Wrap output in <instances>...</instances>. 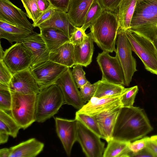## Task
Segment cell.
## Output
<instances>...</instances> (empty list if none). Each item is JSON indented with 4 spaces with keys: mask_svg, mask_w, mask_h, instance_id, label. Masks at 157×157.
Wrapping results in <instances>:
<instances>
[{
    "mask_svg": "<svg viewBox=\"0 0 157 157\" xmlns=\"http://www.w3.org/2000/svg\"><path fill=\"white\" fill-rule=\"evenodd\" d=\"M153 129L144 111L139 107H121L113 129L112 138L132 142L145 136Z\"/></svg>",
    "mask_w": 157,
    "mask_h": 157,
    "instance_id": "1",
    "label": "cell"
},
{
    "mask_svg": "<svg viewBox=\"0 0 157 157\" xmlns=\"http://www.w3.org/2000/svg\"><path fill=\"white\" fill-rule=\"evenodd\" d=\"M119 27L116 13L104 10L90 26V33L94 42L103 51L116 52L115 44Z\"/></svg>",
    "mask_w": 157,
    "mask_h": 157,
    "instance_id": "2",
    "label": "cell"
},
{
    "mask_svg": "<svg viewBox=\"0 0 157 157\" xmlns=\"http://www.w3.org/2000/svg\"><path fill=\"white\" fill-rule=\"evenodd\" d=\"M128 29L153 41L157 37V0L136 4Z\"/></svg>",
    "mask_w": 157,
    "mask_h": 157,
    "instance_id": "3",
    "label": "cell"
},
{
    "mask_svg": "<svg viewBox=\"0 0 157 157\" xmlns=\"http://www.w3.org/2000/svg\"><path fill=\"white\" fill-rule=\"evenodd\" d=\"M64 104L62 92L56 84L41 90L37 94L35 121L43 123L53 117Z\"/></svg>",
    "mask_w": 157,
    "mask_h": 157,
    "instance_id": "4",
    "label": "cell"
},
{
    "mask_svg": "<svg viewBox=\"0 0 157 157\" xmlns=\"http://www.w3.org/2000/svg\"><path fill=\"white\" fill-rule=\"evenodd\" d=\"M11 92V114L21 128L25 129L35 121L37 94H24Z\"/></svg>",
    "mask_w": 157,
    "mask_h": 157,
    "instance_id": "5",
    "label": "cell"
},
{
    "mask_svg": "<svg viewBox=\"0 0 157 157\" xmlns=\"http://www.w3.org/2000/svg\"><path fill=\"white\" fill-rule=\"evenodd\" d=\"M125 32L132 51L140 59L147 71L157 75V51L153 41L130 29Z\"/></svg>",
    "mask_w": 157,
    "mask_h": 157,
    "instance_id": "6",
    "label": "cell"
},
{
    "mask_svg": "<svg viewBox=\"0 0 157 157\" xmlns=\"http://www.w3.org/2000/svg\"><path fill=\"white\" fill-rule=\"evenodd\" d=\"M116 56L123 68L124 75L126 86H128L134 73L137 70L135 59L132 54L130 43L126 35L125 30L119 27L117 34Z\"/></svg>",
    "mask_w": 157,
    "mask_h": 157,
    "instance_id": "7",
    "label": "cell"
},
{
    "mask_svg": "<svg viewBox=\"0 0 157 157\" xmlns=\"http://www.w3.org/2000/svg\"><path fill=\"white\" fill-rule=\"evenodd\" d=\"M13 75L30 67L32 62V54L22 43H16L5 51L2 59Z\"/></svg>",
    "mask_w": 157,
    "mask_h": 157,
    "instance_id": "8",
    "label": "cell"
},
{
    "mask_svg": "<svg viewBox=\"0 0 157 157\" xmlns=\"http://www.w3.org/2000/svg\"><path fill=\"white\" fill-rule=\"evenodd\" d=\"M109 52L99 53L97 61L102 72L101 80L115 84L125 85L124 72L117 57L111 56Z\"/></svg>",
    "mask_w": 157,
    "mask_h": 157,
    "instance_id": "9",
    "label": "cell"
},
{
    "mask_svg": "<svg viewBox=\"0 0 157 157\" xmlns=\"http://www.w3.org/2000/svg\"><path fill=\"white\" fill-rule=\"evenodd\" d=\"M67 67L50 60L30 67L40 90L56 83Z\"/></svg>",
    "mask_w": 157,
    "mask_h": 157,
    "instance_id": "10",
    "label": "cell"
},
{
    "mask_svg": "<svg viewBox=\"0 0 157 157\" xmlns=\"http://www.w3.org/2000/svg\"><path fill=\"white\" fill-rule=\"evenodd\" d=\"M101 137L77 120V141L88 157H102L105 150V143Z\"/></svg>",
    "mask_w": 157,
    "mask_h": 157,
    "instance_id": "11",
    "label": "cell"
},
{
    "mask_svg": "<svg viewBox=\"0 0 157 157\" xmlns=\"http://www.w3.org/2000/svg\"><path fill=\"white\" fill-rule=\"evenodd\" d=\"M63 94L64 104L72 105L79 110L85 105L73 79L70 68L67 67L56 82Z\"/></svg>",
    "mask_w": 157,
    "mask_h": 157,
    "instance_id": "12",
    "label": "cell"
},
{
    "mask_svg": "<svg viewBox=\"0 0 157 157\" xmlns=\"http://www.w3.org/2000/svg\"><path fill=\"white\" fill-rule=\"evenodd\" d=\"M0 21L34 32L26 13L9 0H0Z\"/></svg>",
    "mask_w": 157,
    "mask_h": 157,
    "instance_id": "13",
    "label": "cell"
},
{
    "mask_svg": "<svg viewBox=\"0 0 157 157\" xmlns=\"http://www.w3.org/2000/svg\"><path fill=\"white\" fill-rule=\"evenodd\" d=\"M56 131L65 152L70 156L72 147L77 141V120L55 118Z\"/></svg>",
    "mask_w": 157,
    "mask_h": 157,
    "instance_id": "14",
    "label": "cell"
},
{
    "mask_svg": "<svg viewBox=\"0 0 157 157\" xmlns=\"http://www.w3.org/2000/svg\"><path fill=\"white\" fill-rule=\"evenodd\" d=\"M9 88L11 92L24 94H37L40 90L30 67L13 74Z\"/></svg>",
    "mask_w": 157,
    "mask_h": 157,
    "instance_id": "15",
    "label": "cell"
},
{
    "mask_svg": "<svg viewBox=\"0 0 157 157\" xmlns=\"http://www.w3.org/2000/svg\"><path fill=\"white\" fill-rule=\"evenodd\" d=\"M121 95L95 98L88 101L77 111L91 116L98 115L122 107Z\"/></svg>",
    "mask_w": 157,
    "mask_h": 157,
    "instance_id": "16",
    "label": "cell"
},
{
    "mask_svg": "<svg viewBox=\"0 0 157 157\" xmlns=\"http://www.w3.org/2000/svg\"><path fill=\"white\" fill-rule=\"evenodd\" d=\"M21 42L32 54V62L31 67L49 60L50 51L40 34L34 32Z\"/></svg>",
    "mask_w": 157,
    "mask_h": 157,
    "instance_id": "17",
    "label": "cell"
},
{
    "mask_svg": "<svg viewBox=\"0 0 157 157\" xmlns=\"http://www.w3.org/2000/svg\"><path fill=\"white\" fill-rule=\"evenodd\" d=\"M38 27L40 29L46 27L57 29L64 33L70 39L76 27L69 17L67 13L55 10L51 17L41 24Z\"/></svg>",
    "mask_w": 157,
    "mask_h": 157,
    "instance_id": "18",
    "label": "cell"
},
{
    "mask_svg": "<svg viewBox=\"0 0 157 157\" xmlns=\"http://www.w3.org/2000/svg\"><path fill=\"white\" fill-rule=\"evenodd\" d=\"M44 144L31 138L10 148V157H35L43 150Z\"/></svg>",
    "mask_w": 157,
    "mask_h": 157,
    "instance_id": "19",
    "label": "cell"
},
{
    "mask_svg": "<svg viewBox=\"0 0 157 157\" xmlns=\"http://www.w3.org/2000/svg\"><path fill=\"white\" fill-rule=\"evenodd\" d=\"M94 41L90 33L86 34L80 44L74 45L75 63L86 67L91 63L94 51Z\"/></svg>",
    "mask_w": 157,
    "mask_h": 157,
    "instance_id": "20",
    "label": "cell"
},
{
    "mask_svg": "<svg viewBox=\"0 0 157 157\" xmlns=\"http://www.w3.org/2000/svg\"><path fill=\"white\" fill-rule=\"evenodd\" d=\"M94 0H71L67 13L75 27L83 25L86 14Z\"/></svg>",
    "mask_w": 157,
    "mask_h": 157,
    "instance_id": "21",
    "label": "cell"
},
{
    "mask_svg": "<svg viewBox=\"0 0 157 157\" xmlns=\"http://www.w3.org/2000/svg\"><path fill=\"white\" fill-rule=\"evenodd\" d=\"M49 60L71 68L75 65L74 45L66 42L50 52Z\"/></svg>",
    "mask_w": 157,
    "mask_h": 157,
    "instance_id": "22",
    "label": "cell"
},
{
    "mask_svg": "<svg viewBox=\"0 0 157 157\" xmlns=\"http://www.w3.org/2000/svg\"><path fill=\"white\" fill-rule=\"evenodd\" d=\"M120 108L93 116L98 124L102 138L107 141L112 139L113 129Z\"/></svg>",
    "mask_w": 157,
    "mask_h": 157,
    "instance_id": "23",
    "label": "cell"
},
{
    "mask_svg": "<svg viewBox=\"0 0 157 157\" xmlns=\"http://www.w3.org/2000/svg\"><path fill=\"white\" fill-rule=\"evenodd\" d=\"M136 3V0H121L120 1L114 12L121 29L124 30L130 29Z\"/></svg>",
    "mask_w": 157,
    "mask_h": 157,
    "instance_id": "24",
    "label": "cell"
},
{
    "mask_svg": "<svg viewBox=\"0 0 157 157\" xmlns=\"http://www.w3.org/2000/svg\"><path fill=\"white\" fill-rule=\"evenodd\" d=\"M34 32L0 21V38L6 39L11 44L21 42Z\"/></svg>",
    "mask_w": 157,
    "mask_h": 157,
    "instance_id": "25",
    "label": "cell"
},
{
    "mask_svg": "<svg viewBox=\"0 0 157 157\" xmlns=\"http://www.w3.org/2000/svg\"><path fill=\"white\" fill-rule=\"evenodd\" d=\"M40 29V34L50 52L70 42L69 38L57 29L46 27Z\"/></svg>",
    "mask_w": 157,
    "mask_h": 157,
    "instance_id": "26",
    "label": "cell"
},
{
    "mask_svg": "<svg viewBox=\"0 0 157 157\" xmlns=\"http://www.w3.org/2000/svg\"><path fill=\"white\" fill-rule=\"evenodd\" d=\"M107 142L108 145L105 149L103 157H129L130 151L128 145L130 142H123L113 139Z\"/></svg>",
    "mask_w": 157,
    "mask_h": 157,
    "instance_id": "27",
    "label": "cell"
},
{
    "mask_svg": "<svg viewBox=\"0 0 157 157\" xmlns=\"http://www.w3.org/2000/svg\"><path fill=\"white\" fill-rule=\"evenodd\" d=\"M97 86L94 98L102 97L121 95L125 88L123 85L99 80L96 82Z\"/></svg>",
    "mask_w": 157,
    "mask_h": 157,
    "instance_id": "28",
    "label": "cell"
},
{
    "mask_svg": "<svg viewBox=\"0 0 157 157\" xmlns=\"http://www.w3.org/2000/svg\"><path fill=\"white\" fill-rule=\"evenodd\" d=\"M104 10L98 0H95L86 14L84 24L81 28L85 32L98 18Z\"/></svg>",
    "mask_w": 157,
    "mask_h": 157,
    "instance_id": "29",
    "label": "cell"
},
{
    "mask_svg": "<svg viewBox=\"0 0 157 157\" xmlns=\"http://www.w3.org/2000/svg\"><path fill=\"white\" fill-rule=\"evenodd\" d=\"M9 112L0 110V121L4 124L9 131L10 136L15 138L21 128Z\"/></svg>",
    "mask_w": 157,
    "mask_h": 157,
    "instance_id": "30",
    "label": "cell"
},
{
    "mask_svg": "<svg viewBox=\"0 0 157 157\" xmlns=\"http://www.w3.org/2000/svg\"><path fill=\"white\" fill-rule=\"evenodd\" d=\"M75 119L80 121L89 129L102 138V135L98 123L94 117L77 111Z\"/></svg>",
    "mask_w": 157,
    "mask_h": 157,
    "instance_id": "31",
    "label": "cell"
},
{
    "mask_svg": "<svg viewBox=\"0 0 157 157\" xmlns=\"http://www.w3.org/2000/svg\"><path fill=\"white\" fill-rule=\"evenodd\" d=\"M12 94L8 86L0 83V110L10 112Z\"/></svg>",
    "mask_w": 157,
    "mask_h": 157,
    "instance_id": "32",
    "label": "cell"
},
{
    "mask_svg": "<svg viewBox=\"0 0 157 157\" xmlns=\"http://www.w3.org/2000/svg\"><path fill=\"white\" fill-rule=\"evenodd\" d=\"M25 9L27 16L35 23L42 13L38 8L37 0H21Z\"/></svg>",
    "mask_w": 157,
    "mask_h": 157,
    "instance_id": "33",
    "label": "cell"
},
{
    "mask_svg": "<svg viewBox=\"0 0 157 157\" xmlns=\"http://www.w3.org/2000/svg\"><path fill=\"white\" fill-rule=\"evenodd\" d=\"M138 91L137 86L125 88L121 95V102L122 107H130L133 106L135 99Z\"/></svg>",
    "mask_w": 157,
    "mask_h": 157,
    "instance_id": "34",
    "label": "cell"
},
{
    "mask_svg": "<svg viewBox=\"0 0 157 157\" xmlns=\"http://www.w3.org/2000/svg\"><path fill=\"white\" fill-rule=\"evenodd\" d=\"M82 66L80 64L75 65L71 71L72 77L78 87L79 88L88 82L86 78L85 72Z\"/></svg>",
    "mask_w": 157,
    "mask_h": 157,
    "instance_id": "35",
    "label": "cell"
},
{
    "mask_svg": "<svg viewBox=\"0 0 157 157\" xmlns=\"http://www.w3.org/2000/svg\"><path fill=\"white\" fill-rule=\"evenodd\" d=\"M97 86L96 82L91 84L88 81L80 88L81 95L85 103L89 101L94 98Z\"/></svg>",
    "mask_w": 157,
    "mask_h": 157,
    "instance_id": "36",
    "label": "cell"
},
{
    "mask_svg": "<svg viewBox=\"0 0 157 157\" xmlns=\"http://www.w3.org/2000/svg\"><path fill=\"white\" fill-rule=\"evenodd\" d=\"M150 139V137L145 136L132 142H129L128 145V148L131 152L129 157H131L132 154L136 153L145 148L147 143Z\"/></svg>",
    "mask_w": 157,
    "mask_h": 157,
    "instance_id": "37",
    "label": "cell"
},
{
    "mask_svg": "<svg viewBox=\"0 0 157 157\" xmlns=\"http://www.w3.org/2000/svg\"><path fill=\"white\" fill-rule=\"evenodd\" d=\"M13 75L2 60H0V83L9 87Z\"/></svg>",
    "mask_w": 157,
    "mask_h": 157,
    "instance_id": "38",
    "label": "cell"
},
{
    "mask_svg": "<svg viewBox=\"0 0 157 157\" xmlns=\"http://www.w3.org/2000/svg\"><path fill=\"white\" fill-rule=\"evenodd\" d=\"M86 35L81 27H76L70 38V42L74 45L80 44L84 41Z\"/></svg>",
    "mask_w": 157,
    "mask_h": 157,
    "instance_id": "39",
    "label": "cell"
},
{
    "mask_svg": "<svg viewBox=\"0 0 157 157\" xmlns=\"http://www.w3.org/2000/svg\"><path fill=\"white\" fill-rule=\"evenodd\" d=\"M55 9L67 13L71 0H47Z\"/></svg>",
    "mask_w": 157,
    "mask_h": 157,
    "instance_id": "40",
    "label": "cell"
},
{
    "mask_svg": "<svg viewBox=\"0 0 157 157\" xmlns=\"http://www.w3.org/2000/svg\"><path fill=\"white\" fill-rule=\"evenodd\" d=\"M55 10L51 6L47 10L42 12L36 21L32 24L33 27H38L41 24L50 18Z\"/></svg>",
    "mask_w": 157,
    "mask_h": 157,
    "instance_id": "41",
    "label": "cell"
},
{
    "mask_svg": "<svg viewBox=\"0 0 157 157\" xmlns=\"http://www.w3.org/2000/svg\"><path fill=\"white\" fill-rule=\"evenodd\" d=\"M105 10L114 12L121 0H98Z\"/></svg>",
    "mask_w": 157,
    "mask_h": 157,
    "instance_id": "42",
    "label": "cell"
},
{
    "mask_svg": "<svg viewBox=\"0 0 157 157\" xmlns=\"http://www.w3.org/2000/svg\"><path fill=\"white\" fill-rule=\"evenodd\" d=\"M131 157H154V155L151 151L147 147L137 152L132 154Z\"/></svg>",
    "mask_w": 157,
    "mask_h": 157,
    "instance_id": "43",
    "label": "cell"
},
{
    "mask_svg": "<svg viewBox=\"0 0 157 157\" xmlns=\"http://www.w3.org/2000/svg\"><path fill=\"white\" fill-rule=\"evenodd\" d=\"M38 9L41 13L47 10L51 5L47 0H37Z\"/></svg>",
    "mask_w": 157,
    "mask_h": 157,
    "instance_id": "44",
    "label": "cell"
},
{
    "mask_svg": "<svg viewBox=\"0 0 157 157\" xmlns=\"http://www.w3.org/2000/svg\"><path fill=\"white\" fill-rule=\"evenodd\" d=\"M146 147L151 152L154 157H157V144L151 139L147 143Z\"/></svg>",
    "mask_w": 157,
    "mask_h": 157,
    "instance_id": "45",
    "label": "cell"
},
{
    "mask_svg": "<svg viewBox=\"0 0 157 157\" xmlns=\"http://www.w3.org/2000/svg\"><path fill=\"white\" fill-rule=\"evenodd\" d=\"M9 136L10 135L7 133L0 132V144H4L7 142Z\"/></svg>",
    "mask_w": 157,
    "mask_h": 157,
    "instance_id": "46",
    "label": "cell"
},
{
    "mask_svg": "<svg viewBox=\"0 0 157 157\" xmlns=\"http://www.w3.org/2000/svg\"><path fill=\"white\" fill-rule=\"evenodd\" d=\"M10 151L9 148H3L0 150V157H10Z\"/></svg>",
    "mask_w": 157,
    "mask_h": 157,
    "instance_id": "47",
    "label": "cell"
},
{
    "mask_svg": "<svg viewBox=\"0 0 157 157\" xmlns=\"http://www.w3.org/2000/svg\"><path fill=\"white\" fill-rule=\"evenodd\" d=\"M151 140L157 144V135L152 136L150 137Z\"/></svg>",
    "mask_w": 157,
    "mask_h": 157,
    "instance_id": "48",
    "label": "cell"
},
{
    "mask_svg": "<svg viewBox=\"0 0 157 157\" xmlns=\"http://www.w3.org/2000/svg\"><path fill=\"white\" fill-rule=\"evenodd\" d=\"M5 52L2 47L1 45H0V59H2L3 56Z\"/></svg>",
    "mask_w": 157,
    "mask_h": 157,
    "instance_id": "49",
    "label": "cell"
},
{
    "mask_svg": "<svg viewBox=\"0 0 157 157\" xmlns=\"http://www.w3.org/2000/svg\"><path fill=\"white\" fill-rule=\"evenodd\" d=\"M153 42L157 51V37L153 40Z\"/></svg>",
    "mask_w": 157,
    "mask_h": 157,
    "instance_id": "50",
    "label": "cell"
},
{
    "mask_svg": "<svg viewBox=\"0 0 157 157\" xmlns=\"http://www.w3.org/2000/svg\"><path fill=\"white\" fill-rule=\"evenodd\" d=\"M152 0H136V4H139L141 2L147 1H150Z\"/></svg>",
    "mask_w": 157,
    "mask_h": 157,
    "instance_id": "51",
    "label": "cell"
}]
</instances>
